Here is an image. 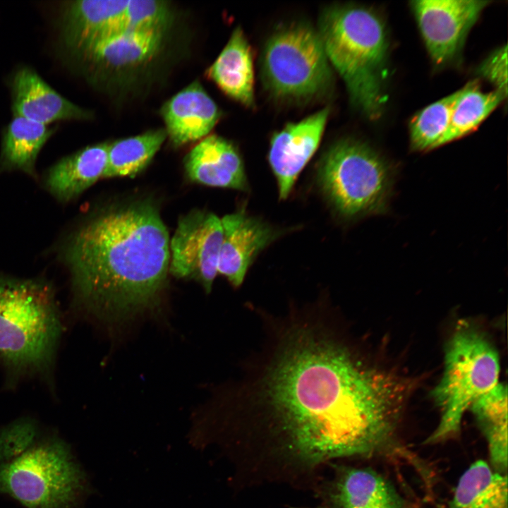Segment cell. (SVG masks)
<instances>
[{
	"label": "cell",
	"instance_id": "obj_23",
	"mask_svg": "<svg viewBox=\"0 0 508 508\" xmlns=\"http://www.w3.org/2000/svg\"><path fill=\"white\" fill-rule=\"evenodd\" d=\"M488 443L492 467L506 473L507 468V388L497 383L470 406Z\"/></svg>",
	"mask_w": 508,
	"mask_h": 508
},
{
	"label": "cell",
	"instance_id": "obj_4",
	"mask_svg": "<svg viewBox=\"0 0 508 508\" xmlns=\"http://www.w3.org/2000/svg\"><path fill=\"white\" fill-rule=\"evenodd\" d=\"M318 33L351 101L368 117L377 118L389 47L382 18L360 6H333L324 12Z\"/></svg>",
	"mask_w": 508,
	"mask_h": 508
},
{
	"label": "cell",
	"instance_id": "obj_3",
	"mask_svg": "<svg viewBox=\"0 0 508 508\" xmlns=\"http://www.w3.org/2000/svg\"><path fill=\"white\" fill-rule=\"evenodd\" d=\"M61 332L50 282L0 275V363L12 379L49 374Z\"/></svg>",
	"mask_w": 508,
	"mask_h": 508
},
{
	"label": "cell",
	"instance_id": "obj_19",
	"mask_svg": "<svg viewBox=\"0 0 508 508\" xmlns=\"http://www.w3.org/2000/svg\"><path fill=\"white\" fill-rule=\"evenodd\" d=\"M207 75L228 96L246 107L254 105L253 56L241 28L233 31Z\"/></svg>",
	"mask_w": 508,
	"mask_h": 508
},
{
	"label": "cell",
	"instance_id": "obj_16",
	"mask_svg": "<svg viewBox=\"0 0 508 508\" xmlns=\"http://www.w3.org/2000/svg\"><path fill=\"white\" fill-rule=\"evenodd\" d=\"M128 1H73L65 6L61 34L65 44L80 52L87 45L124 30Z\"/></svg>",
	"mask_w": 508,
	"mask_h": 508
},
{
	"label": "cell",
	"instance_id": "obj_14",
	"mask_svg": "<svg viewBox=\"0 0 508 508\" xmlns=\"http://www.w3.org/2000/svg\"><path fill=\"white\" fill-rule=\"evenodd\" d=\"M11 87L13 116L44 125L90 117L89 111L66 99L29 68L15 73Z\"/></svg>",
	"mask_w": 508,
	"mask_h": 508
},
{
	"label": "cell",
	"instance_id": "obj_8",
	"mask_svg": "<svg viewBox=\"0 0 508 508\" xmlns=\"http://www.w3.org/2000/svg\"><path fill=\"white\" fill-rule=\"evenodd\" d=\"M267 88L277 97L308 99L332 82L330 64L318 32L305 24L282 28L268 40L262 58Z\"/></svg>",
	"mask_w": 508,
	"mask_h": 508
},
{
	"label": "cell",
	"instance_id": "obj_26",
	"mask_svg": "<svg viewBox=\"0 0 508 508\" xmlns=\"http://www.w3.org/2000/svg\"><path fill=\"white\" fill-rule=\"evenodd\" d=\"M459 90L432 103L418 111L409 124L411 147L428 150L440 146L452 118Z\"/></svg>",
	"mask_w": 508,
	"mask_h": 508
},
{
	"label": "cell",
	"instance_id": "obj_18",
	"mask_svg": "<svg viewBox=\"0 0 508 508\" xmlns=\"http://www.w3.org/2000/svg\"><path fill=\"white\" fill-rule=\"evenodd\" d=\"M109 143L87 146L48 168L42 176L45 190L59 202L68 203L103 178Z\"/></svg>",
	"mask_w": 508,
	"mask_h": 508
},
{
	"label": "cell",
	"instance_id": "obj_5",
	"mask_svg": "<svg viewBox=\"0 0 508 508\" xmlns=\"http://www.w3.org/2000/svg\"><path fill=\"white\" fill-rule=\"evenodd\" d=\"M442 376L432 392L440 420L426 440L435 443L456 435L471 404L498 383L497 351L484 334L461 322L449 340Z\"/></svg>",
	"mask_w": 508,
	"mask_h": 508
},
{
	"label": "cell",
	"instance_id": "obj_24",
	"mask_svg": "<svg viewBox=\"0 0 508 508\" xmlns=\"http://www.w3.org/2000/svg\"><path fill=\"white\" fill-rule=\"evenodd\" d=\"M167 137L165 130L157 129L109 143L103 178L135 177L150 163Z\"/></svg>",
	"mask_w": 508,
	"mask_h": 508
},
{
	"label": "cell",
	"instance_id": "obj_9",
	"mask_svg": "<svg viewBox=\"0 0 508 508\" xmlns=\"http://www.w3.org/2000/svg\"><path fill=\"white\" fill-rule=\"evenodd\" d=\"M223 230L219 219L204 210H193L179 219L169 239V273L198 282L210 293L218 273Z\"/></svg>",
	"mask_w": 508,
	"mask_h": 508
},
{
	"label": "cell",
	"instance_id": "obj_15",
	"mask_svg": "<svg viewBox=\"0 0 508 508\" xmlns=\"http://www.w3.org/2000/svg\"><path fill=\"white\" fill-rule=\"evenodd\" d=\"M161 114L167 135L175 147L207 137L219 118L212 99L198 82H194L169 99Z\"/></svg>",
	"mask_w": 508,
	"mask_h": 508
},
{
	"label": "cell",
	"instance_id": "obj_17",
	"mask_svg": "<svg viewBox=\"0 0 508 508\" xmlns=\"http://www.w3.org/2000/svg\"><path fill=\"white\" fill-rule=\"evenodd\" d=\"M184 169L193 182L207 186L245 190L243 164L235 146L212 135L200 141L186 156Z\"/></svg>",
	"mask_w": 508,
	"mask_h": 508
},
{
	"label": "cell",
	"instance_id": "obj_22",
	"mask_svg": "<svg viewBox=\"0 0 508 508\" xmlns=\"http://www.w3.org/2000/svg\"><path fill=\"white\" fill-rule=\"evenodd\" d=\"M446 508H508L507 473L473 462L461 476Z\"/></svg>",
	"mask_w": 508,
	"mask_h": 508
},
{
	"label": "cell",
	"instance_id": "obj_28",
	"mask_svg": "<svg viewBox=\"0 0 508 508\" xmlns=\"http://www.w3.org/2000/svg\"><path fill=\"white\" fill-rule=\"evenodd\" d=\"M478 73L495 86L504 96L507 94V46L501 47L480 65Z\"/></svg>",
	"mask_w": 508,
	"mask_h": 508
},
{
	"label": "cell",
	"instance_id": "obj_13",
	"mask_svg": "<svg viewBox=\"0 0 508 508\" xmlns=\"http://www.w3.org/2000/svg\"><path fill=\"white\" fill-rule=\"evenodd\" d=\"M169 28L128 30L100 39L79 52L98 69L121 73L144 66L157 56Z\"/></svg>",
	"mask_w": 508,
	"mask_h": 508
},
{
	"label": "cell",
	"instance_id": "obj_20",
	"mask_svg": "<svg viewBox=\"0 0 508 508\" xmlns=\"http://www.w3.org/2000/svg\"><path fill=\"white\" fill-rule=\"evenodd\" d=\"M339 508H404L394 487L366 468H346L338 477L331 495Z\"/></svg>",
	"mask_w": 508,
	"mask_h": 508
},
{
	"label": "cell",
	"instance_id": "obj_27",
	"mask_svg": "<svg viewBox=\"0 0 508 508\" xmlns=\"http://www.w3.org/2000/svg\"><path fill=\"white\" fill-rule=\"evenodd\" d=\"M37 435L34 421L21 418L0 430V461H11L32 446Z\"/></svg>",
	"mask_w": 508,
	"mask_h": 508
},
{
	"label": "cell",
	"instance_id": "obj_25",
	"mask_svg": "<svg viewBox=\"0 0 508 508\" xmlns=\"http://www.w3.org/2000/svg\"><path fill=\"white\" fill-rule=\"evenodd\" d=\"M506 97L495 90L483 92L476 83L459 90L449 128L440 146L474 131Z\"/></svg>",
	"mask_w": 508,
	"mask_h": 508
},
{
	"label": "cell",
	"instance_id": "obj_6",
	"mask_svg": "<svg viewBox=\"0 0 508 508\" xmlns=\"http://www.w3.org/2000/svg\"><path fill=\"white\" fill-rule=\"evenodd\" d=\"M317 180L334 210L353 218L386 210L393 175L389 164L371 147L345 139L325 153Z\"/></svg>",
	"mask_w": 508,
	"mask_h": 508
},
{
	"label": "cell",
	"instance_id": "obj_2",
	"mask_svg": "<svg viewBox=\"0 0 508 508\" xmlns=\"http://www.w3.org/2000/svg\"><path fill=\"white\" fill-rule=\"evenodd\" d=\"M169 239L150 199L114 202L88 215L59 253L74 306L111 325L157 307L169 274Z\"/></svg>",
	"mask_w": 508,
	"mask_h": 508
},
{
	"label": "cell",
	"instance_id": "obj_21",
	"mask_svg": "<svg viewBox=\"0 0 508 508\" xmlns=\"http://www.w3.org/2000/svg\"><path fill=\"white\" fill-rule=\"evenodd\" d=\"M54 132L48 125L13 116L3 135L0 172L19 171L36 179L37 156Z\"/></svg>",
	"mask_w": 508,
	"mask_h": 508
},
{
	"label": "cell",
	"instance_id": "obj_7",
	"mask_svg": "<svg viewBox=\"0 0 508 508\" xmlns=\"http://www.w3.org/2000/svg\"><path fill=\"white\" fill-rule=\"evenodd\" d=\"M83 486V476L68 446L52 439L32 445L0 464V493L26 508H70Z\"/></svg>",
	"mask_w": 508,
	"mask_h": 508
},
{
	"label": "cell",
	"instance_id": "obj_1",
	"mask_svg": "<svg viewBox=\"0 0 508 508\" xmlns=\"http://www.w3.org/2000/svg\"><path fill=\"white\" fill-rule=\"evenodd\" d=\"M411 389L364 362L332 328L298 320L280 331L237 400L279 434L294 456L315 464L384 452Z\"/></svg>",
	"mask_w": 508,
	"mask_h": 508
},
{
	"label": "cell",
	"instance_id": "obj_12",
	"mask_svg": "<svg viewBox=\"0 0 508 508\" xmlns=\"http://www.w3.org/2000/svg\"><path fill=\"white\" fill-rule=\"evenodd\" d=\"M221 223L223 236L217 271L238 287L255 257L276 234L270 225L243 210L224 215Z\"/></svg>",
	"mask_w": 508,
	"mask_h": 508
},
{
	"label": "cell",
	"instance_id": "obj_11",
	"mask_svg": "<svg viewBox=\"0 0 508 508\" xmlns=\"http://www.w3.org/2000/svg\"><path fill=\"white\" fill-rule=\"evenodd\" d=\"M325 108L273 135L268 154L279 198L286 199L304 167L317 150L329 116Z\"/></svg>",
	"mask_w": 508,
	"mask_h": 508
},
{
	"label": "cell",
	"instance_id": "obj_10",
	"mask_svg": "<svg viewBox=\"0 0 508 508\" xmlns=\"http://www.w3.org/2000/svg\"><path fill=\"white\" fill-rule=\"evenodd\" d=\"M484 0H416L411 8L425 47L438 66L454 60L485 8Z\"/></svg>",
	"mask_w": 508,
	"mask_h": 508
}]
</instances>
